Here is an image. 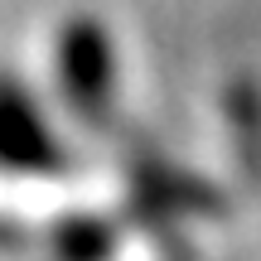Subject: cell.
<instances>
[{
  "mask_svg": "<svg viewBox=\"0 0 261 261\" xmlns=\"http://www.w3.org/2000/svg\"><path fill=\"white\" fill-rule=\"evenodd\" d=\"M63 160L58 136L44 116V102L34 87L15 73H0V165L5 169H54Z\"/></svg>",
  "mask_w": 261,
  "mask_h": 261,
  "instance_id": "cell-2",
  "label": "cell"
},
{
  "mask_svg": "<svg viewBox=\"0 0 261 261\" xmlns=\"http://www.w3.org/2000/svg\"><path fill=\"white\" fill-rule=\"evenodd\" d=\"M58 87L77 116L97 121L112 107L116 58H112V39L97 19H68V29L58 34Z\"/></svg>",
  "mask_w": 261,
  "mask_h": 261,
  "instance_id": "cell-1",
  "label": "cell"
}]
</instances>
